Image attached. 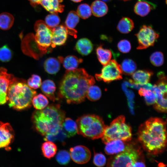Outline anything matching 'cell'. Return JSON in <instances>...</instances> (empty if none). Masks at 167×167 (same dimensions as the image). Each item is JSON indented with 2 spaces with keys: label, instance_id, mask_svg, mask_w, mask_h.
<instances>
[{
  "label": "cell",
  "instance_id": "1",
  "mask_svg": "<svg viewBox=\"0 0 167 167\" xmlns=\"http://www.w3.org/2000/svg\"><path fill=\"white\" fill-rule=\"evenodd\" d=\"M95 79L83 68L66 71L61 82L58 96L68 104H78L85 100L88 88Z\"/></svg>",
  "mask_w": 167,
  "mask_h": 167
},
{
  "label": "cell",
  "instance_id": "2",
  "mask_svg": "<svg viewBox=\"0 0 167 167\" xmlns=\"http://www.w3.org/2000/svg\"><path fill=\"white\" fill-rule=\"evenodd\" d=\"M165 122L162 119L151 118L141 124L137 133L139 141L148 153L156 155L162 153L166 145Z\"/></svg>",
  "mask_w": 167,
  "mask_h": 167
},
{
  "label": "cell",
  "instance_id": "3",
  "mask_svg": "<svg viewBox=\"0 0 167 167\" xmlns=\"http://www.w3.org/2000/svg\"><path fill=\"white\" fill-rule=\"evenodd\" d=\"M65 112L60 105L52 104L43 109L35 111L32 119L36 131L43 136L57 133L62 128Z\"/></svg>",
  "mask_w": 167,
  "mask_h": 167
},
{
  "label": "cell",
  "instance_id": "4",
  "mask_svg": "<svg viewBox=\"0 0 167 167\" xmlns=\"http://www.w3.org/2000/svg\"><path fill=\"white\" fill-rule=\"evenodd\" d=\"M7 94L9 107L21 110L31 106L36 92L26 83L17 81L9 86Z\"/></svg>",
  "mask_w": 167,
  "mask_h": 167
},
{
  "label": "cell",
  "instance_id": "5",
  "mask_svg": "<svg viewBox=\"0 0 167 167\" xmlns=\"http://www.w3.org/2000/svg\"><path fill=\"white\" fill-rule=\"evenodd\" d=\"M77 133L92 139L101 138L106 126L102 119L95 114L83 115L76 121Z\"/></svg>",
  "mask_w": 167,
  "mask_h": 167
},
{
  "label": "cell",
  "instance_id": "6",
  "mask_svg": "<svg viewBox=\"0 0 167 167\" xmlns=\"http://www.w3.org/2000/svg\"><path fill=\"white\" fill-rule=\"evenodd\" d=\"M131 137V127L126 123L124 116L120 115L114 119L109 126H106L101 138L102 142L105 144L110 141L116 139L129 141Z\"/></svg>",
  "mask_w": 167,
  "mask_h": 167
},
{
  "label": "cell",
  "instance_id": "7",
  "mask_svg": "<svg viewBox=\"0 0 167 167\" xmlns=\"http://www.w3.org/2000/svg\"><path fill=\"white\" fill-rule=\"evenodd\" d=\"M141 152L140 148L135 144H129L122 151L109 159L107 166L133 167L139 160Z\"/></svg>",
  "mask_w": 167,
  "mask_h": 167
},
{
  "label": "cell",
  "instance_id": "8",
  "mask_svg": "<svg viewBox=\"0 0 167 167\" xmlns=\"http://www.w3.org/2000/svg\"><path fill=\"white\" fill-rule=\"evenodd\" d=\"M34 28L36 34L33 35V40L41 54H44L51 45L52 30L42 20L36 22Z\"/></svg>",
  "mask_w": 167,
  "mask_h": 167
},
{
  "label": "cell",
  "instance_id": "9",
  "mask_svg": "<svg viewBox=\"0 0 167 167\" xmlns=\"http://www.w3.org/2000/svg\"><path fill=\"white\" fill-rule=\"evenodd\" d=\"M122 72L120 65L115 59H113L102 68L101 73L96 74L95 77L97 81L102 80L109 83L122 79Z\"/></svg>",
  "mask_w": 167,
  "mask_h": 167
},
{
  "label": "cell",
  "instance_id": "10",
  "mask_svg": "<svg viewBox=\"0 0 167 167\" xmlns=\"http://www.w3.org/2000/svg\"><path fill=\"white\" fill-rule=\"evenodd\" d=\"M135 35L138 43V49H144L153 45L159 36L151 27L145 25H143Z\"/></svg>",
  "mask_w": 167,
  "mask_h": 167
},
{
  "label": "cell",
  "instance_id": "11",
  "mask_svg": "<svg viewBox=\"0 0 167 167\" xmlns=\"http://www.w3.org/2000/svg\"><path fill=\"white\" fill-rule=\"evenodd\" d=\"M17 81L13 75L7 73L6 69L0 68V105L5 104L8 101V88L11 84Z\"/></svg>",
  "mask_w": 167,
  "mask_h": 167
},
{
  "label": "cell",
  "instance_id": "12",
  "mask_svg": "<svg viewBox=\"0 0 167 167\" xmlns=\"http://www.w3.org/2000/svg\"><path fill=\"white\" fill-rule=\"evenodd\" d=\"M71 157L75 163L84 164L89 161L91 157V153L86 147L78 145L70 149Z\"/></svg>",
  "mask_w": 167,
  "mask_h": 167
},
{
  "label": "cell",
  "instance_id": "13",
  "mask_svg": "<svg viewBox=\"0 0 167 167\" xmlns=\"http://www.w3.org/2000/svg\"><path fill=\"white\" fill-rule=\"evenodd\" d=\"M14 138V131L10 124L0 121V148L9 149Z\"/></svg>",
  "mask_w": 167,
  "mask_h": 167
},
{
  "label": "cell",
  "instance_id": "14",
  "mask_svg": "<svg viewBox=\"0 0 167 167\" xmlns=\"http://www.w3.org/2000/svg\"><path fill=\"white\" fill-rule=\"evenodd\" d=\"M52 32L51 46L53 48L65 43L68 34L65 25H58L52 30Z\"/></svg>",
  "mask_w": 167,
  "mask_h": 167
},
{
  "label": "cell",
  "instance_id": "15",
  "mask_svg": "<svg viewBox=\"0 0 167 167\" xmlns=\"http://www.w3.org/2000/svg\"><path fill=\"white\" fill-rule=\"evenodd\" d=\"M156 96L155 103L153 107L157 111L163 113L167 111V92L160 90L155 85L152 89Z\"/></svg>",
  "mask_w": 167,
  "mask_h": 167
},
{
  "label": "cell",
  "instance_id": "16",
  "mask_svg": "<svg viewBox=\"0 0 167 167\" xmlns=\"http://www.w3.org/2000/svg\"><path fill=\"white\" fill-rule=\"evenodd\" d=\"M153 72L148 70H139L135 71L132 75V79L129 80L131 84L143 85L148 83L150 81Z\"/></svg>",
  "mask_w": 167,
  "mask_h": 167
},
{
  "label": "cell",
  "instance_id": "17",
  "mask_svg": "<svg viewBox=\"0 0 167 167\" xmlns=\"http://www.w3.org/2000/svg\"><path fill=\"white\" fill-rule=\"evenodd\" d=\"M79 21V17L74 11H70L68 14L65 22L68 34L76 37L77 31L75 29Z\"/></svg>",
  "mask_w": 167,
  "mask_h": 167
},
{
  "label": "cell",
  "instance_id": "18",
  "mask_svg": "<svg viewBox=\"0 0 167 167\" xmlns=\"http://www.w3.org/2000/svg\"><path fill=\"white\" fill-rule=\"evenodd\" d=\"M62 0H42L40 4L51 13L57 14L62 12L64 6L61 4Z\"/></svg>",
  "mask_w": 167,
  "mask_h": 167
},
{
  "label": "cell",
  "instance_id": "19",
  "mask_svg": "<svg viewBox=\"0 0 167 167\" xmlns=\"http://www.w3.org/2000/svg\"><path fill=\"white\" fill-rule=\"evenodd\" d=\"M105 144V151L108 155L118 154L122 151L126 146L124 141L120 139L110 141Z\"/></svg>",
  "mask_w": 167,
  "mask_h": 167
},
{
  "label": "cell",
  "instance_id": "20",
  "mask_svg": "<svg viewBox=\"0 0 167 167\" xmlns=\"http://www.w3.org/2000/svg\"><path fill=\"white\" fill-rule=\"evenodd\" d=\"M93 45L91 41L87 38L79 39L76 42L75 48L81 54L86 56L90 54L93 49Z\"/></svg>",
  "mask_w": 167,
  "mask_h": 167
},
{
  "label": "cell",
  "instance_id": "21",
  "mask_svg": "<svg viewBox=\"0 0 167 167\" xmlns=\"http://www.w3.org/2000/svg\"><path fill=\"white\" fill-rule=\"evenodd\" d=\"M92 13L97 17H101L105 15L108 11V7L103 1L96 0L94 1L91 5Z\"/></svg>",
  "mask_w": 167,
  "mask_h": 167
},
{
  "label": "cell",
  "instance_id": "22",
  "mask_svg": "<svg viewBox=\"0 0 167 167\" xmlns=\"http://www.w3.org/2000/svg\"><path fill=\"white\" fill-rule=\"evenodd\" d=\"M41 86L42 92L50 100L54 102L55 100L54 92L56 88L54 82L51 80L47 79L41 83Z\"/></svg>",
  "mask_w": 167,
  "mask_h": 167
},
{
  "label": "cell",
  "instance_id": "23",
  "mask_svg": "<svg viewBox=\"0 0 167 167\" xmlns=\"http://www.w3.org/2000/svg\"><path fill=\"white\" fill-rule=\"evenodd\" d=\"M62 127L67 137L73 136L77 133L76 123L70 118H64Z\"/></svg>",
  "mask_w": 167,
  "mask_h": 167
},
{
  "label": "cell",
  "instance_id": "24",
  "mask_svg": "<svg viewBox=\"0 0 167 167\" xmlns=\"http://www.w3.org/2000/svg\"><path fill=\"white\" fill-rule=\"evenodd\" d=\"M60 61L63 63L64 67L67 70H72L76 69L79 64L82 62L83 60L79 59L73 55H69L64 59L60 57Z\"/></svg>",
  "mask_w": 167,
  "mask_h": 167
},
{
  "label": "cell",
  "instance_id": "25",
  "mask_svg": "<svg viewBox=\"0 0 167 167\" xmlns=\"http://www.w3.org/2000/svg\"><path fill=\"white\" fill-rule=\"evenodd\" d=\"M44 66L47 72L50 74H55L57 73L60 69V63L56 58H49L45 61Z\"/></svg>",
  "mask_w": 167,
  "mask_h": 167
},
{
  "label": "cell",
  "instance_id": "26",
  "mask_svg": "<svg viewBox=\"0 0 167 167\" xmlns=\"http://www.w3.org/2000/svg\"><path fill=\"white\" fill-rule=\"evenodd\" d=\"M41 149L43 156L49 159L55 156L57 150L56 145L53 142L49 141L42 143Z\"/></svg>",
  "mask_w": 167,
  "mask_h": 167
},
{
  "label": "cell",
  "instance_id": "27",
  "mask_svg": "<svg viewBox=\"0 0 167 167\" xmlns=\"http://www.w3.org/2000/svg\"><path fill=\"white\" fill-rule=\"evenodd\" d=\"M96 53L99 61L103 66L107 64L112 58V53L110 50L104 49L101 45L96 49Z\"/></svg>",
  "mask_w": 167,
  "mask_h": 167
},
{
  "label": "cell",
  "instance_id": "28",
  "mask_svg": "<svg viewBox=\"0 0 167 167\" xmlns=\"http://www.w3.org/2000/svg\"><path fill=\"white\" fill-rule=\"evenodd\" d=\"M134 28V23L132 19L128 17L122 18L119 22L117 27L118 30L123 34L128 33Z\"/></svg>",
  "mask_w": 167,
  "mask_h": 167
},
{
  "label": "cell",
  "instance_id": "29",
  "mask_svg": "<svg viewBox=\"0 0 167 167\" xmlns=\"http://www.w3.org/2000/svg\"><path fill=\"white\" fill-rule=\"evenodd\" d=\"M14 17L11 14L3 12L0 14V29L7 30L12 26L14 22Z\"/></svg>",
  "mask_w": 167,
  "mask_h": 167
},
{
  "label": "cell",
  "instance_id": "30",
  "mask_svg": "<svg viewBox=\"0 0 167 167\" xmlns=\"http://www.w3.org/2000/svg\"><path fill=\"white\" fill-rule=\"evenodd\" d=\"M151 9L150 5L147 2L139 1L135 4L134 7L135 12L141 16L147 15Z\"/></svg>",
  "mask_w": 167,
  "mask_h": 167
},
{
  "label": "cell",
  "instance_id": "31",
  "mask_svg": "<svg viewBox=\"0 0 167 167\" xmlns=\"http://www.w3.org/2000/svg\"><path fill=\"white\" fill-rule=\"evenodd\" d=\"M32 103L36 110H42L45 108L49 104V101L44 95L39 94L33 98Z\"/></svg>",
  "mask_w": 167,
  "mask_h": 167
},
{
  "label": "cell",
  "instance_id": "32",
  "mask_svg": "<svg viewBox=\"0 0 167 167\" xmlns=\"http://www.w3.org/2000/svg\"><path fill=\"white\" fill-rule=\"evenodd\" d=\"M120 66L122 73L128 75H131L135 71L137 68L135 62L130 59H124Z\"/></svg>",
  "mask_w": 167,
  "mask_h": 167
},
{
  "label": "cell",
  "instance_id": "33",
  "mask_svg": "<svg viewBox=\"0 0 167 167\" xmlns=\"http://www.w3.org/2000/svg\"><path fill=\"white\" fill-rule=\"evenodd\" d=\"M138 92L140 96L144 97L147 105H153L155 103L156 96L152 90L145 88H140Z\"/></svg>",
  "mask_w": 167,
  "mask_h": 167
},
{
  "label": "cell",
  "instance_id": "34",
  "mask_svg": "<svg viewBox=\"0 0 167 167\" xmlns=\"http://www.w3.org/2000/svg\"><path fill=\"white\" fill-rule=\"evenodd\" d=\"M101 96V92L97 86L92 85L88 88L86 97L91 101H96L98 100Z\"/></svg>",
  "mask_w": 167,
  "mask_h": 167
},
{
  "label": "cell",
  "instance_id": "35",
  "mask_svg": "<svg viewBox=\"0 0 167 167\" xmlns=\"http://www.w3.org/2000/svg\"><path fill=\"white\" fill-rule=\"evenodd\" d=\"M66 137H67V135L62 128L59 131L55 134L45 136L44 139L45 141H49L53 142L58 141L63 143Z\"/></svg>",
  "mask_w": 167,
  "mask_h": 167
},
{
  "label": "cell",
  "instance_id": "36",
  "mask_svg": "<svg viewBox=\"0 0 167 167\" xmlns=\"http://www.w3.org/2000/svg\"><path fill=\"white\" fill-rule=\"evenodd\" d=\"M76 12L79 17L84 19L88 18L92 15L91 7L86 3L79 5Z\"/></svg>",
  "mask_w": 167,
  "mask_h": 167
},
{
  "label": "cell",
  "instance_id": "37",
  "mask_svg": "<svg viewBox=\"0 0 167 167\" xmlns=\"http://www.w3.org/2000/svg\"><path fill=\"white\" fill-rule=\"evenodd\" d=\"M60 21L57 14L51 13L48 15L45 18V23L51 30L58 26Z\"/></svg>",
  "mask_w": 167,
  "mask_h": 167
},
{
  "label": "cell",
  "instance_id": "38",
  "mask_svg": "<svg viewBox=\"0 0 167 167\" xmlns=\"http://www.w3.org/2000/svg\"><path fill=\"white\" fill-rule=\"evenodd\" d=\"M58 162L61 165L67 164L70 160L71 156L70 153L66 150L59 151L56 156Z\"/></svg>",
  "mask_w": 167,
  "mask_h": 167
},
{
  "label": "cell",
  "instance_id": "39",
  "mask_svg": "<svg viewBox=\"0 0 167 167\" xmlns=\"http://www.w3.org/2000/svg\"><path fill=\"white\" fill-rule=\"evenodd\" d=\"M12 51L6 45L0 48V61L3 62L10 61L12 57Z\"/></svg>",
  "mask_w": 167,
  "mask_h": 167
},
{
  "label": "cell",
  "instance_id": "40",
  "mask_svg": "<svg viewBox=\"0 0 167 167\" xmlns=\"http://www.w3.org/2000/svg\"><path fill=\"white\" fill-rule=\"evenodd\" d=\"M150 59L152 64L155 66H160L164 63L163 55L161 52L156 51L153 53L151 55Z\"/></svg>",
  "mask_w": 167,
  "mask_h": 167
},
{
  "label": "cell",
  "instance_id": "41",
  "mask_svg": "<svg viewBox=\"0 0 167 167\" xmlns=\"http://www.w3.org/2000/svg\"><path fill=\"white\" fill-rule=\"evenodd\" d=\"M41 77L36 74L32 75L27 81L28 85L31 88L36 89L39 88L41 84Z\"/></svg>",
  "mask_w": 167,
  "mask_h": 167
},
{
  "label": "cell",
  "instance_id": "42",
  "mask_svg": "<svg viewBox=\"0 0 167 167\" xmlns=\"http://www.w3.org/2000/svg\"><path fill=\"white\" fill-rule=\"evenodd\" d=\"M106 158L105 156L101 153H95L93 163L98 167H102L106 164Z\"/></svg>",
  "mask_w": 167,
  "mask_h": 167
},
{
  "label": "cell",
  "instance_id": "43",
  "mask_svg": "<svg viewBox=\"0 0 167 167\" xmlns=\"http://www.w3.org/2000/svg\"><path fill=\"white\" fill-rule=\"evenodd\" d=\"M118 48L119 50L123 53H126L131 50V46L130 42L126 40L120 41L118 44Z\"/></svg>",
  "mask_w": 167,
  "mask_h": 167
},
{
  "label": "cell",
  "instance_id": "44",
  "mask_svg": "<svg viewBox=\"0 0 167 167\" xmlns=\"http://www.w3.org/2000/svg\"><path fill=\"white\" fill-rule=\"evenodd\" d=\"M31 5L35 7L40 4L42 0H28Z\"/></svg>",
  "mask_w": 167,
  "mask_h": 167
},
{
  "label": "cell",
  "instance_id": "45",
  "mask_svg": "<svg viewBox=\"0 0 167 167\" xmlns=\"http://www.w3.org/2000/svg\"><path fill=\"white\" fill-rule=\"evenodd\" d=\"M144 163L142 161L138 160L134 164L133 167H145Z\"/></svg>",
  "mask_w": 167,
  "mask_h": 167
},
{
  "label": "cell",
  "instance_id": "46",
  "mask_svg": "<svg viewBox=\"0 0 167 167\" xmlns=\"http://www.w3.org/2000/svg\"><path fill=\"white\" fill-rule=\"evenodd\" d=\"M71 0L75 2H80L82 0Z\"/></svg>",
  "mask_w": 167,
  "mask_h": 167
},
{
  "label": "cell",
  "instance_id": "47",
  "mask_svg": "<svg viewBox=\"0 0 167 167\" xmlns=\"http://www.w3.org/2000/svg\"><path fill=\"white\" fill-rule=\"evenodd\" d=\"M102 1H104V2H108V1H110V0H102Z\"/></svg>",
  "mask_w": 167,
  "mask_h": 167
},
{
  "label": "cell",
  "instance_id": "48",
  "mask_svg": "<svg viewBox=\"0 0 167 167\" xmlns=\"http://www.w3.org/2000/svg\"><path fill=\"white\" fill-rule=\"evenodd\" d=\"M123 0L124 1H129V0Z\"/></svg>",
  "mask_w": 167,
  "mask_h": 167
}]
</instances>
